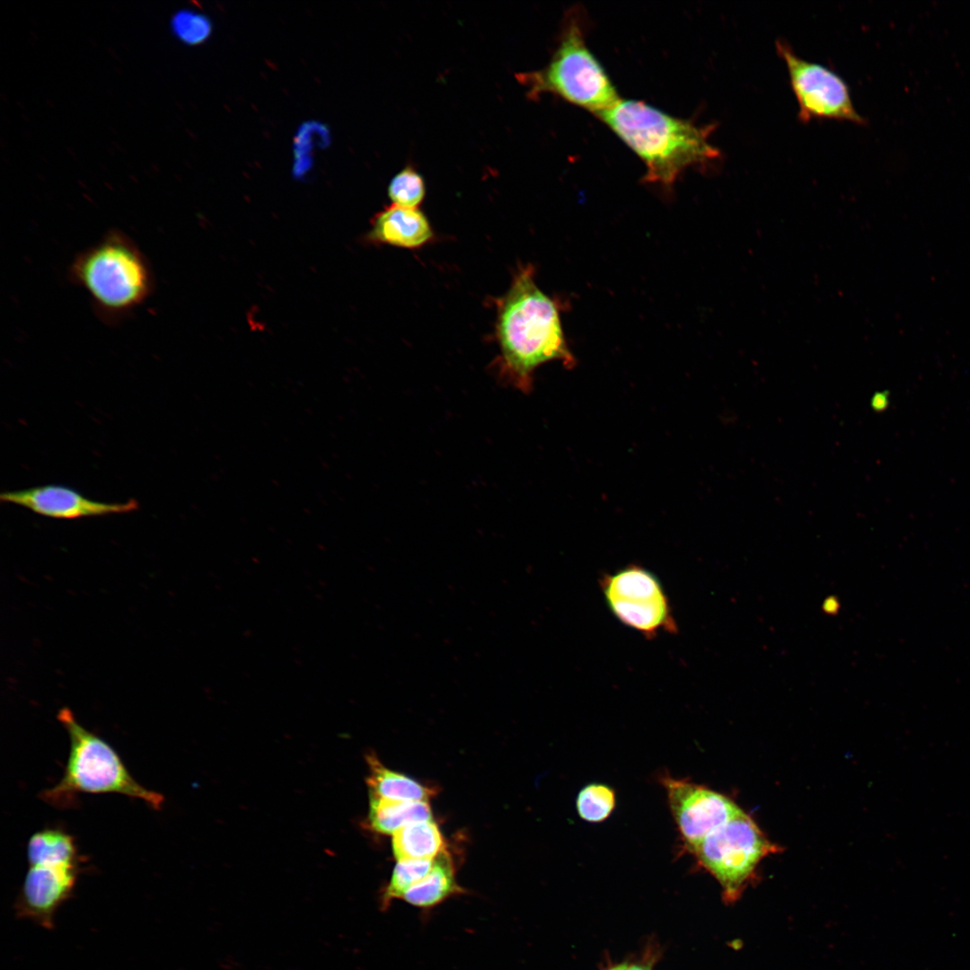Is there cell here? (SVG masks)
<instances>
[{"mask_svg": "<svg viewBox=\"0 0 970 970\" xmlns=\"http://www.w3.org/2000/svg\"><path fill=\"white\" fill-rule=\"evenodd\" d=\"M534 276L532 264L520 266L496 303L498 372L524 392L531 391L540 366L555 360L567 368L576 365L562 328L561 304L540 289Z\"/></svg>", "mask_w": 970, "mask_h": 970, "instance_id": "1", "label": "cell"}, {"mask_svg": "<svg viewBox=\"0 0 970 970\" xmlns=\"http://www.w3.org/2000/svg\"><path fill=\"white\" fill-rule=\"evenodd\" d=\"M596 116L642 160L645 183L671 189L687 168L721 156L709 140L715 125L700 126L642 101L620 99Z\"/></svg>", "mask_w": 970, "mask_h": 970, "instance_id": "2", "label": "cell"}, {"mask_svg": "<svg viewBox=\"0 0 970 970\" xmlns=\"http://www.w3.org/2000/svg\"><path fill=\"white\" fill-rule=\"evenodd\" d=\"M57 719L68 734L70 749L63 777L41 793L46 803L66 808L80 793H118L161 809L163 796L139 784L111 745L80 725L67 708L59 710Z\"/></svg>", "mask_w": 970, "mask_h": 970, "instance_id": "3", "label": "cell"}, {"mask_svg": "<svg viewBox=\"0 0 970 970\" xmlns=\"http://www.w3.org/2000/svg\"><path fill=\"white\" fill-rule=\"evenodd\" d=\"M531 97L551 93L595 115L621 99L605 70L585 40L580 15L574 10L563 23L558 46L542 69L517 75Z\"/></svg>", "mask_w": 970, "mask_h": 970, "instance_id": "4", "label": "cell"}, {"mask_svg": "<svg viewBox=\"0 0 970 970\" xmlns=\"http://www.w3.org/2000/svg\"><path fill=\"white\" fill-rule=\"evenodd\" d=\"M72 278L106 315H121L151 294L150 268L137 245L112 232L83 251L71 269Z\"/></svg>", "mask_w": 970, "mask_h": 970, "instance_id": "5", "label": "cell"}, {"mask_svg": "<svg viewBox=\"0 0 970 970\" xmlns=\"http://www.w3.org/2000/svg\"><path fill=\"white\" fill-rule=\"evenodd\" d=\"M778 847L742 811L708 835L691 852L722 888L727 903L737 900L754 877L758 863Z\"/></svg>", "mask_w": 970, "mask_h": 970, "instance_id": "6", "label": "cell"}, {"mask_svg": "<svg viewBox=\"0 0 970 970\" xmlns=\"http://www.w3.org/2000/svg\"><path fill=\"white\" fill-rule=\"evenodd\" d=\"M599 582L609 610L623 625L648 639L660 632H676L668 596L659 578L647 568L630 564L604 575Z\"/></svg>", "mask_w": 970, "mask_h": 970, "instance_id": "7", "label": "cell"}, {"mask_svg": "<svg viewBox=\"0 0 970 970\" xmlns=\"http://www.w3.org/2000/svg\"><path fill=\"white\" fill-rule=\"evenodd\" d=\"M776 49L785 62L801 121L824 119L865 123L853 105L847 84L839 75L800 57L783 40L776 41Z\"/></svg>", "mask_w": 970, "mask_h": 970, "instance_id": "8", "label": "cell"}, {"mask_svg": "<svg viewBox=\"0 0 970 970\" xmlns=\"http://www.w3.org/2000/svg\"><path fill=\"white\" fill-rule=\"evenodd\" d=\"M661 780L671 813L690 851L743 811L728 797L689 780L664 776Z\"/></svg>", "mask_w": 970, "mask_h": 970, "instance_id": "9", "label": "cell"}, {"mask_svg": "<svg viewBox=\"0 0 970 970\" xmlns=\"http://www.w3.org/2000/svg\"><path fill=\"white\" fill-rule=\"evenodd\" d=\"M0 499L56 519L125 514L135 511L139 507L134 498L122 503L97 501L72 488L54 484L4 491L0 494Z\"/></svg>", "mask_w": 970, "mask_h": 970, "instance_id": "10", "label": "cell"}, {"mask_svg": "<svg viewBox=\"0 0 970 970\" xmlns=\"http://www.w3.org/2000/svg\"><path fill=\"white\" fill-rule=\"evenodd\" d=\"M79 869V862L29 865L17 898L18 912L51 927L57 909L72 895Z\"/></svg>", "mask_w": 970, "mask_h": 970, "instance_id": "11", "label": "cell"}, {"mask_svg": "<svg viewBox=\"0 0 970 970\" xmlns=\"http://www.w3.org/2000/svg\"><path fill=\"white\" fill-rule=\"evenodd\" d=\"M435 237L427 216L419 208L392 205L377 213L367 240L403 249H419Z\"/></svg>", "mask_w": 970, "mask_h": 970, "instance_id": "12", "label": "cell"}, {"mask_svg": "<svg viewBox=\"0 0 970 970\" xmlns=\"http://www.w3.org/2000/svg\"><path fill=\"white\" fill-rule=\"evenodd\" d=\"M464 890L455 878L451 856L444 850L434 859L430 871L402 896L405 902L420 909H430Z\"/></svg>", "mask_w": 970, "mask_h": 970, "instance_id": "13", "label": "cell"}, {"mask_svg": "<svg viewBox=\"0 0 970 970\" xmlns=\"http://www.w3.org/2000/svg\"><path fill=\"white\" fill-rule=\"evenodd\" d=\"M366 761L369 796L396 801L428 802L436 793L432 788L386 768L374 754H367Z\"/></svg>", "mask_w": 970, "mask_h": 970, "instance_id": "14", "label": "cell"}, {"mask_svg": "<svg viewBox=\"0 0 970 970\" xmlns=\"http://www.w3.org/2000/svg\"><path fill=\"white\" fill-rule=\"evenodd\" d=\"M392 850L397 860H433L444 850V837L432 820L409 824L392 834Z\"/></svg>", "mask_w": 970, "mask_h": 970, "instance_id": "15", "label": "cell"}, {"mask_svg": "<svg viewBox=\"0 0 970 970\" xmlns=\"http://www.w3.org/2000/svg\"><path fill=\"white\" fill-rule=\"evenodd\" d=\"M427 801H396L369 796L368 826L375 833L393 834L403 826L431 819Z\"/></svg>", "mask_w": 970, "mask_h": 970, "instance_id": "16", "label": "cell"}, {"mask_svg": "<svg viewBox=\"0 0 970 970\" xmlns=\"http://www.w3.org/2000/svg\"><path fill=\"white\" fill-rule=\"evenodd\" d=\"M29 865L79 862L73 836L57 828H45L34 833L27 844Z\"/></svg>", "mask_w": 970, "mask_h": 970, "instance_id": "17", "label": "cell"}, {"mask_svg": "<svg viewBox=\"0 0 970 970\" xmlns=\"http://www.w3.org/2000/svg\"><path fill=\"white\" fill-rule=\"evenodd\" d=\"M433 860H398L391 878L381 895V905L387 908L395 899H401L403 895L431 869Z\"/></svg>", "mask_w": 970, "mask_h": 970, "instance_id": "18", "label": "cell"}, {"mask_svg": "<svg viewBox=\"0 0 970 970\" xmlns=\"http://www.w3.org/2000/svg\"><path fill=\"white\" fill-rule=\"evenodd\" d=\"M615 804L614 790L602 783L586 785L578 792L576 800L578 816L589 823H600L607 819L613 811Z\"/></svg>", "mask_w": 970, "mask_h": 970, "instance_id": "19", "label": "cell"}, {"mask_svg": "<svg viewBox=\"0 0 970 970\" xmlns=\"http://www.w3.org/2000/svg\"><path fill=\"white\" fill-rule=\"evenodd\" d=\"M387 193L393 205L417 208L426 194L424 179L411 166H406L392 178Z\"/></svg>", "mask_w": 970, "mask_h": 970, "instance_id": "20", "label": "cell"}, {"mask_svg": "<svg viewBox=\"0 0 970 970\" xmlns=\"http://www.w3.org/2000/svg\"><path fill=\"white\" fill-rule=\"evenodd\" d=\"M172 32L181 40L195 44L203 41L209 33L207 20L190 11H179L171 21Z\"/></svg>", "mask_w": 970, "mask_h": 970, "instance_id": "21", "label": "cell"}, {"mask_svg": "<svg viewBox=\"0 0 970 970\" xmlns=\"http://www.w3.org/2000/svg\"><path fill=\"white\" fill-rule=\"evenodd\" d=\"M661 957V946L657 940L650 939L639 954L626 958L623 970H654Z\"/></svg>", "mask_w": 970, "mask_h": 970, "instance_id": "22", "label": "cell"}, {"mask_svg": "<svg viewBox=\"0 0 970 970\" xmlns=\"http://www.w3.org/2000/svg\"><path fill=\"white\" fill-rule=\"evenodd\" d=\"M627 959H623L619 962L613 961L607 957L606 961L603 964L601 970H623L626 965Z\"/></svg>", "mask_w": 970, "mask_h": 970, "instance_id": "23", "label": "cell"}, {"mask_svg": "<svg viewBox=\"0 0 970 970\" xmlns=\"http://www.w3.org/2000/svg\"><path fill=\"white\" fill-rule=\"evenodd\" d=\"M886 402H887V401H886V396L884 394H877V396L874 397V399L872 401V404L874 405L875 409H877V410L882 409L883 407L885 408Z\"/></svg>", "mask_w": 970, "mask_h": 970, "instance_id": "24", "label": "cell"}]
</instances>
